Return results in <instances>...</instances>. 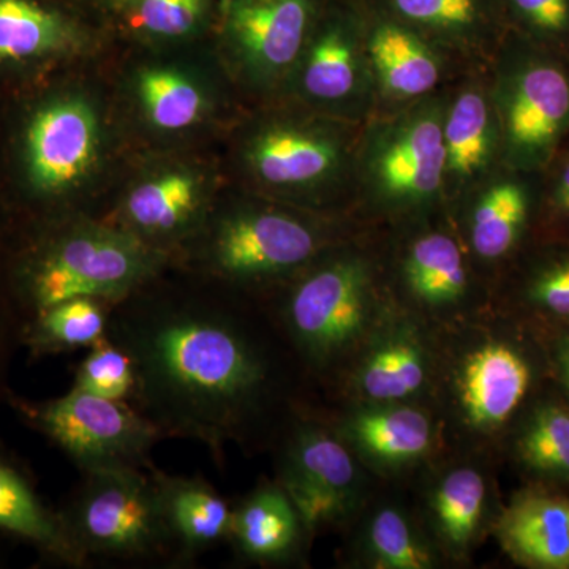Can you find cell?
Returning a JSON list of instances; mask_svg holds the SVG:
<instances>
[{
	"label": "cell",
	"instance_id": "4316f807",
	"mask_svg": "<svg viewBox=\"0 0 569 569\" xmlns=\"http://www.w3.org/2000/svg\"><path fill=\"white\" fill-rule=\"evenodd\" d=\"M385 11L406 22L441 51L492 61L507 32L497 0H385Z\"/></svg>",
	"mask_w": 569,
	"mask_h": 569
},
{
	"label": "cell",
	"instance_id": "f546056e",
	"mask_svg": "<svg viewBox=\"0 0 569 569\" xmlns=\"http://www.w3.org/2000/svg\"><path fill=\"white\" fill-rule=\"evenodd\" d=\"M198 206V187L190 176L164 174L130 192L123 206V231L156 250L153 242L170 241L192 228Z\"/></svg>",
	"mask_w": 569,
	"mask_h": 569
},
{
	"label": "cell",
	"instance_id": "4dcf8cb0",
	"mask_svg": "<svg viewBox=\"0 0 569 569\" xmlns=\"http://www.w3.org/2000/svg\"><path fill=\"white\" fill-rule=\"evenodd\" d=\"M112 305L74 298L33 313L22 328L21 347L31 359L89 350L108 336Z\"/></svg>",
	"mask_w": 569,
	"mask_h": 569
},
{
	"label": "cell",
	"instance_id": "e0dca14e",
	"mask_svg": "<svg viewBox=\"0 0 569 569\" xmlns=\"http://www.w3.org/2000/svg\"><path fill=\"white\" fill-rule=\"evenodd\" d=\"M293 71L299 92L332 118L365 123L378 110L366 22L355 14L337 17L309 37Z\"/></svg>",
	"mask_w": 569,
	"mask_h": 569
},
{
	"label": "cell",
	"instance_id": "cb8c5ba5",
	"mask_svg": "<svg viewBox=\"0 0 569 569\" xmlns=\"http://www.w3.org/2000/svg\"><path fill=\"white\" fill-rule=\"evenodd\" d=\"M492 538L516 567L569 569V493L523 482L503 505Z\"/></svg>",
	"mask_w": 569,
	"mask_h": 569
},
{
	"label": "cell",
	"instance_id": "7a4b0ae2",
	"mask_svg": "<svg viewBox=\"0 0 569 569\" xmlns=\"http://www.w3.org/2000/svg\"><path fill=\"white\" fill-rule=\"evenodd\" d=\"M438 332L437 411L448 447L501 462V448L527 408L549 387L537 325L493 306Z\"/></svg>",
	"mask_w": 569,
	"mask_h": 569
},
{
	"label": "cell",
	"instance_id": "74e56055",
	"mask_svg": "<svg viewBox=\"0 0 569 569\" xmlns=\"http://www.w3.org/2000/svg\"><path fill=\"white\" fill-rule=\"evenodd\" d=\"M26 318L13 290L0 291V403L9 397L11 366L21 347Z\"/></svg>",
	"mask_w": 569,
	"mask_h": 569
},
{
	"label": "cell",
	"instance_id": "ffe728a7",
	"mask_svg": "<svg viewBox=\"0 0 569 569\" xmlns=\"http://www.w3.org/2000/svg\"><path fill=\"white\" fill-rule=\"evenodd\" d=\"M316 535L276 479L263 478L233 503L227 545L238 563L305 568Z\"/></svg>",
	"mask_w": 569,
	"mask_h": 569
},
{
	"label": "cell",
	"instance_id": "1f68e13d",
	"mask_svg": "<svg viewBox=\"0 0 569 569\" xmlns=\"http://www.w3.org/2000/svg\"><path fill=\"white\" fill-rule=\"evenodd\" d=\"M69 43V28L59 14L32 0H0V62L43 58Z\"/></svg>",
	"mask_w": 569,
	"mask_h": 569
},
{
	"label": "cell",
	"instance_id": "2e32d148",
	"mask_svg": "<svg viewBox=\"0 0 569 569\" xmlns=\"http://www.w3.org/2000/svg\"><path fill=\"white\" fill-rule=\"evenodd\" d=\"M539 187L541 173L500 167L448 211L490 288L533 236Z\"/></svg>",
	"mask_w": 569,
	"mask_h": 569
},
{
	"label": "cell",
	"instance_id": "ba28073f",
	"mask_svg": "<svg viewBox=\"0 0 569 569\" xmlns=\"http://www.w3.org/2000/svg\"><path fill=\"white\" fill-rule=\"evenodd\" d=\"M58 515L88 563L111 560L176 568L173 541L146 468L81 471Z\"/></svg>",
	"mask_w": 569,
	"mask_h": 569
},
{
	"label": "cell",
	"instance_id": "836d02e7",
	"mask_svg": "<svg viewBox=\"0 0 569 569\" xmlns=\"http://www.w3.org/2000/svg\"><path fill=\"white\" fill-rule=\"evenodd\" d=\"M71 388L132 406L137 389L132 359L107 336L89 348L74 370Z\"/></svg>",
	"mask_w": 569,
	"mask_h": 569
},
{
	"label": "cell",
	"instance_id": "f1b7e54d",
	"mask_svg": "<svg viewBox=\"0 0 569 569\" xmlns=\"http://www.w3.org/2000/svg\"><path fill=\"white\" fill-rule=\"evenodd\" d=\"M0 530L28 542L44 560L88 567L63 529L58 509L47 507L18 460L0 449Z\"/></svg>",
	"mask_w": 569,
	"mask_h": 569
},
{
	"label": "cell",
	"instance_id": "44dd1931",
	"mask_svg": "<svg viewBox=\"0 0 569 569\" xmlns=\"http://www.w3.org/2000/svg\"><path fill=\"white\" fill-rule=\"evenodd\" d=\"M366 43L378 110L443 91L449 56L417 29L385 11L366 22Z\"/></svg>",
	"mask_w": 569,
	"mask_h": 569
},
{
	"label": "cell",
	"instance_id": "9a60e30c",
	"mask_svg": "<svg viewBox=\"0 0 569 569\" xmlns=\"http://www.w3.org/2000/svg\"><path fill=\"white\" fill-rule=\"evenodd\" d=\"M323 411L337 436L381 485H408L449 448L430 403H323Z\"/></svg>",
	"mask_w": 569,
	"mask_h": 569
},
{
	"label": "cell",
	"instance_id": "9c48e42d",
	"mask_svg": "<svg viewBox=\"0 0 569 569\" xmlns=\"http://www.w3.org/2000/svg\"><path fill=\"white\" fill-rule=\"evenodd\" d=\"M355 233L346 223L307 213L246 206L224 213L209 230L203 260L219 282L266 298Z\"/></svg>",
	"mask_w": 569,
	"mask_h": 569
},
{
	"label": "cell",
	"instance_id": "603a6c76",
	"mask_svg": "<svg viewBox=\"0 0 569 569\" xmlns=\"http://www.w3.org/2000/svg\"><path fill=\"white\" fill-rule=\"evenodd\" d=\"M99 146V126L89 104L61 100L33 116L26 138L33 189L58 194L77 186L91 170Z\"/></svg>",
	"mask_w": 569,
	"mask_h": 569
},
{
	"label": "cell",
	"instance_id": "8fae6325",
	"mask_svg": "<svg viewBox=\"0 0 569 569\" xmlns=\"http://www.w3.org/2000/svg\"><path fill=\"white\" fill-rule=\"evenodd\" d=\"M7 406L22 425L61 449L80 471L151 466L162 432L133 406L70 388L54 399L32 400L10 391Z\"/></svg>",
	"mask_w": 569,
	"mask_h": 569
},
{
	"label": "cell",
	"instance_id": "52a82bcc",
	"mask_svg": "<svg viewBox=\"0 0 569 569\" xmlns=\"http://www.w3.org/2000/svg\"><path fill=\"white\" fill-rule=\"evenodd\" d=\"M389 234L385 264L400 309L443 331L492 307V288L447 209L389 228Z\"/></svg>",
	"mask_w": 569,
	"mask_h": 569
},
{
	"label": "cell",
	"instance_id": "6da1fadb",
	"mask_svg": "<svg viewBox=\"0 0 569 569\" xmlns=\"http://www.w3.org/2000/svg\"><path fill=\"white\" fill-rule=\"evenodd\" d=\"M108 337L132 359V406L164 438L204 445L219 466L228 447L249 458L274 451L323 403L268 301L230 284L176 290L152 277L112 306Z\"/></svg>",
	"mask_w": 569,
	"mask_h": 569
},
{
	"label": "cell",
	"instance_id": "83f0119b",
	"mask_svg": "<svg viewBox=\"0 0 569 569\" xmlns=\"http://www.w3.org/2000/svg\"><path fill=\"white\" fill-rule=\"evenodd\" d=\"M500 459L515 468L522 482L569 492V406L552 385L512 427Z\"/></svg>",
	"mask_w": 569,
	"mask_h": 569
},
{
	"label": "cell",
	"instance_id": "d6a6232c",
	"mask_svg": "<svg viewBox=\"0 0 569 569\" xmlns=\"http://www.w3.org/2000/svg\"><path fill=\"white\" fill-rule=\"evenodd\" d=\"M138 92L153 126L170 132L193 126L204 108L197 86L173 70H146L138 81Z\"/></svg>",
	"mask_w": 569,
	"mask_h": 569
},
{
	"label": "cell",
	"instance_id": "ac0fdd59",
	"mask_svg": "<svg viewBox=\"0 0 569 569\" xmlns=\"http://www.w3.org/2000/svg\"><path fill=\"white\" fill-rule=\"evenodd\" d=\"M445 201L447 211L503 167L500 121L489 73L470 77L448 91L443 118Z\"/></svg>",
	"mask_w": 569,
	"mask_h": 569
},
{
	"label": "cell",
	"instance_id": "f35d334b",
	"mask_svg": "<svg viewBox=\"0 0 569 569\" xmlns=\"http://www.w3.org/2000/svg\"><path fill=\"white\" fill-rule=\"evenodd\" d=\"M535 325L548 358L550 385L569 406V325Z\"/></svg>",
	"mask_w": 569,
	"mask_h": 569
},
{
	"label": "cell",
	"instance_id": "30bf717a",
	"mask_svg": "<svg viewBox=\"0 0 569 569\" xmlns=\"http://www.w3.org/2000/svg\"><path fill=\"white\" fill-rule=\"evenodd\" d=\"M272 452L276 481L316 537L343 533L381 485L337 436L323 403L296 419Z\"/></svg>",
	"mask_w": 569,
	"mask_h": 569
},
{
	"label": "cell",
	"instance_id": "8d00e7d4",
	"mask_svg": "<svg viewBox=\"0 0 569 569\" xmlns=\"http://www.w3.org/2000/svg\"><path fill=\"white\" fill-rule=\"evenodd\" d=\"M201 0H141L134 24L164 37H181L200 20Z\"/></svg>",
	"mask_w": 569,
	"mask_h": 569
},
{
	"label": "cell",
	"instance_id": "5bb4252c",
	"mask_svg": "<svg viewBox=\"0 0 569 569\" xmlns=\"http://www.w3.org/2000/svg\"><path fill=\"white\" fill-rule=\"evenodd\" d=\"M437 358L436 329L396 306L353 356L323 403H430Z\"/></svg>",
	"mask_w": 569,
	"mask_h": 569
},
{
	"label": "cell",
	"instance_id": "5b68a950",
	"mask_svg": "<svg viewBox=\"0 0 569 569\" xmlns=\"http://www.w3.org/2000/svg\"><path fill=\"white\" fill-rule=\"evenodd\" d=\"M163 257L118 228L71 224L43 239L18 266L14 293L26 321L67 299H102L114 306L160 274Z\"/></svg>",
	"mask_w": 569,
	"mask_h": 569
},
{
	"label": "cell",
	"instance_id": "484cf974",
	"mask_svg": "<svg viewBox=\"0 0 569 569\" xmlns=\"http://www.w3.org/2000/svg\"><path fill=\"white\" fill-rule=\"evenodd\" d=\"M160 512L173 541L176 568L192 567L203 553L228 542L233 503L201 477H181L151 463Z\"/></svg>",
	"mask_w": 569,
	"mask_h": 569
},
{
	"label": "cell",
	"instance_id": "d6986e66",
	"mask_svg": "<svg viewBox=\"0 0 569 569\" xmlns=\"http://www.w3.org/2000/svg\"><path fill=\"white\" fill-rule=\"evenodd\" d=\"M343 535L339 560L343 568H448L411 500L396 492L378 488Z\"/></svg>",
	"mask_w": 569,
	"mask_h": 569
},
{
	"label": "cell",
	"instance_id": "d4e9b609",
	"mask_svg": "<svg viewBox=\"0 0 569 569\" xmlns=\"http://www.w3.org/2000/svg\"><path fill=\"white\" fill-rule=\"evenodd\" d=\"M492 305L531 323L569 325V242L531 238L493 280Z\"/></svg>",
	"mask_w": 569,
	"mask_h": 569
},
{
	"label": "cell",
	"instance_id": "4fadbf2b",
	"mask_svg": "<svg viewBox=\"0 0 569 569\" xmlns=\"http://www.w3.org/2000/svg\"><path fill=\"white\" fill-rule=\"evenodd\" d=\"M361 127L340 119L271 122L247 144V163L269 189L320 198L351 187L355 200V157Z\"/></svg>",
	"mask_w": 569,
	"mask_h": 569
},
{
	"label": "cell",
	"instance_id": "7402d4cb",
	"mask_svg": "<svg viewBox=\"0 0 569 569\" xmlns=\"http://www.w3.org/2000/svg\"><path fill=\"white\" fill-rule=\"evenodd\" d=\"M312 0H233L227 29L254 80L293 71L309 39Z\"/></svg>",
	"mask_w": 569,
	"mask_h": 569
},
{
	"label": "cell",
	"instance_id": "e575fe53",
	"mask_svg": "<svg viewBox=\"0 0 569 569\" xmlns=\"http://www.w3.org/2000/svg\"><path fill=\"white\" fill-rule=\"evenodd\" d=\"M512 32L569 56V0H505Z\"/></svg>",
	"mask_w": 569,
	"mask_h": 569
},
{
	"label": "cell",
	"instance_id": "d590c367",
	"mask_svg": "<svg viewBox=\"0 0 569 569\" xmlns=\"http://www.w3.org/2000/svg\"><path fill=\"white\" fill-rule=\"evenodd\" d=\"M531 238L569 242V141L541 171L537 222Z\"/></svg>",
	"mask_w": 569,
	"mask_h": 569
},
{
	"label": "cell",
	"instance_id": "8992f818",
	"mask_svg": "<svg viewBox=\"0 0 569 569\" xmlns=\"http://www.w3.org/2000/svg\"><path fill=\"white\" fill-rule=\"evenodd\" d=\"M503 167L541 173L569 141V56L508 31L490 61Z\"/></svg>",
	"mask_w": 569,
	"mask_h": 569
},
{
	"label": "cell",
	"instance_id": "3957f363",
	"mask_svg": "<svg viewBox=\"0 0 569 569\" xmlns=\"http://www.w3.org/2000/svg\"><path fill=\"white\" fill-rule=\"evenodd\" d=\"M264 299L323 402L397 306L383 247L358 233L329 247Z\"/></svg>",
	"mask_w": 569,
	"mask_h": 569
},
{
	"label": "cell",
	"instance_id": "7c38bea8",
	"mask_svg": "<svg viewBox=\"0 0 569 569\" xmlns=\"http://www.w3.org/2000/svg\"><path fill=\"white\" fill-rule=\"evenodd\" d=\"M498 460L448 448L408 482L415 511L448 568L470 567L503 509Z\"/></svg>",
	"mask_w": 569,
	"mask_h": 569
},
{
	"label": "cell",
	"instance_id": "277c9868",
	"mask_svg": "<svg viewBox=\"0 0 569 569\" xmlns=\"http://www.w3.org/2000/svg\"><path fill=\"white\" fill-rule=\"evenodd\" d=\"M448 89L373 112L359 132L355 200L370 222L399 227L447 209L443 118Z\"/></svg>",
	"mask_w": 569,
	"mask_h": 569
}]
</instances>
